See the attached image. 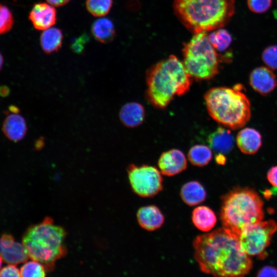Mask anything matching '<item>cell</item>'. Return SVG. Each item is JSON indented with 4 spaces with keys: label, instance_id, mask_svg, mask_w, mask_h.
<instances>
[{
    "label": "cell",
    "instance_id": "6da1fadb",
    "mask_svg": "<svg viewBox=\"0 0 277 277\" xmlns=\"http://www.w3.org/2000/svg\"><path fill=\"white\" fill-rule=\"evenodd\" d=\"M194 258L204 273L216 276H242L252 267L239 236L223 227L197 236L193 243Z\"/></svg>",
    "mask_w": 277,
    "mask_h": 277
},
{
    "label": "cell",
    "instance_id": "7a4b0ae2",
    "mask_svg": "<svg viewBox=\"0 0 277 277\" xmlns=\"http://www.w3.org/2000/svg\"><path fill=\"white\" fill-rule=\"evenodd\" d=\"M146 98L153 106L165 108L175 95L187 93L192 78L183 63L173 55L149 68L146 73Z\"/></svg>",
    "mask_w": 277,
    "mask_h": 277
},
{
    "label": "cell",
    "instance_id": "3957f363",
    "mask_svg": "<svg viewBox=\"0 0 277 277\" xmlns=\"http://www.w3.org/2000/svg\"><path fill=\"white\" fill-rule=\"evenodd\" d=\"M175 15L194 34L223 28L234 13V0H174Z\"/></svg>",
    "mask_w": 277,
    "mask_h": 277
},
{
    "label": "cell",
    "instance_id": "277c9868",
    "mask_svg": "<svg viewBox=\"0 0 277 277\" xmlns=\"http://www.w3.org/2000/svg\"><path fill=\"white\" fill-rule=\"evenodd\" d=\"M241 84L232 88L216 87L204 94L207 111L216 122L233 129L244 127L251 117V104Z\"/></svg>",
    "mask_w": 277,
    "mask_h": 277
},
{
    "label": "cell",
    "instance_id": "5b68a950",
    "mask_svg": "<svg viewBox=\"0 0 277 277\" xmlns=\"http://www.w3.org/2000/svg\"><path fill=\"white\" fill-rule=\"evenodd\" d=\"M65 229L46 217L42 222L31 226L25 233L22 243L29 258L41 263L47 271H52L56 262L64 257Z\"/></svg>",
    "mask_w": 277,
    "mask_h": 277
},
{
    "label": "cell",
    "instance_id": "8992f818",
    "mask_svg": "<svg viewBox=\"0 0 277 277\" xmlns=\"http://www.w3.org/2000/svg\"><path fill=\"white\" fill-rule=\"evenodd\" d=\"M263 202L249 188L237 187L222 199L220 217L223 226L238 235L245 227L261 222Z\"/></svg>",
    "mask_w": 277,
    "mask_h": 277
},
{
    "label": "cell",
    "instance_id": "52a82bcc",
    "mask_svg": "<svg viewBox=\"0 0 277 277\" xmlns=\"http://www.w3.org/2000/svg\"><path fill=\"white\" fill-rule=\"evenodd\" d=\"M182 61L187 72L196 80H209L218 73L220 63L225 62L210 42L206 32L194 34L184 44Z\"/></svg>",
    "mask_w": 277,
    "mask_h": 277
},
{
    "label": "cell",
    "instance_id": "ba28073f",
    "mask_svg": "<svg viewBox=\"0 0 277 277\" xmlns=\"http://www.w3.org/2000/svg\"><path fill=\"white\" fill-rule=\"evenodd\" d=\"M276 229L277 224L272 220L245 227L238 235L242 248L249 255L264 258L265 250Z\"/></svg>",
    "mask_w": 277,
    "mask_h": 277
},
{
    "label": "cell",
    "instance_id": "9c48e42d",
    "mask_svg": "<svg viewBox=\"0 0 277 277\" xmlns=\"http://www.w3.org/2000/svg\"><path fill=\"white\" fill-rule=\"evenodd\" d=\"M128 179L133 191L140 196L152 197L163 189L161 172L156 167L131 164L127 169Z\"/></svg>",
    "mask_w": 277,
    "mask_h": 277
},
{
    "label": "cell",
    "instance_id": "30bf717a",
    "mask_svg": "<svg viewBox=\"0 0 277 277\" xmlns=\"http://www.w3.org/2000/svg\"><path fill=\"white\" fill-rule=\"evenodd\" d=\"M249 83L255 92L266 96L276 87L277 79L272 69L267 66H261L251 72Z\"/></svg>",
    "mask_w": 277,
    "mask_h": 277
},
{
    "label": "cell",
    "instance_id": "8fae6325",
    "mask_svg": "<svg viewBox=\"0 0 277 277\" xmlns=\"http://www.w3.org/2000/svg\"><path fill=\"white\" fill-rule=\"evenodd\" d=\"M28 18L35 29L44 31L56 23L57 12L48 3H37L32 7Z\"/></svg>",
    "mask_w": 277,
    "mask_h": 277
},
{
    "label": "cell",
    "instance_id": "7c38bea8",
    "mask_svg": "<svg viewBox=\"0 0 277 277\" xmlns=\"http://www.w3.org/2000/svg\"><path fill=\"white\" fill-rule=\"evenodd\" d=\"M187 165L185 154L177 149H172L163 152L158 161L161 172L169 176L176 175L185 170Z\"/></svg>",
    "mask_w": 277,
    "mask_h": 277
},
{
    "label": "cell",
    "instance_id": "4fadbf2b",
    "mask_svg": "<svg viewBox=\"0 0 277 277\" xmlns=\"http://www.w3.org/2000/svg\"><path fill=\"white\" fill-rule=\"evenodd\" d=\"M236 142L239 149L243 153L253 154L262 146V136L257 130L247 127L238 132Z\"/></svg>",
    "mask_w": 277,
    "mask_h": 277
},
{
    "label": "cell",
    "instance_id": "5bb4252c",
    "mask_svg": "<svg viewBox=\"0 0 277 277\" xmlns=\"http://www.w3.org/2000/svg\"><path fill=\"white\" fill-rule=\"evenodd\" d=\"M25 118L18 113L8 114L3 123L2 130L7 138L12 142L22 140L27 132Z\"/></svg>",
    "mask_w": 277,
    "mask_h": 277
},
{
    "label": "cell",
    "instance_id": "9a60e30c",
    "mask_svg": "<svg viewBox=\"0 0 277 277\" xmlns=\"http://www.w3.org/2000/svg\"><path fill=\"white\" fill-rule=\"evenodd\" d=\"M139 225L148 231L160 228L164 222V216L160 209L154 205L140 208L136 214Z\"/></svg>",
    "mask_w": 277,
    "mask_h": 277
},
{
    "label": "cell",
    "instance_id": "2e32d148",
    "mask_svg": "<svg viewBox=\"0 0 277 277\" xmlns=\"http://www.w3.org/2000/svg\"><path fill=\"white\" fill-rule=\"evenodd\" d=\"M145 112L141 104L129 102L124 105L119 112L121 123L128 128H134L141 125L145 118Z\"/></svg>",
    "mask_w": 277,
    "mask_h": 277
},
{
    "label": "cell",
    "instance_id": "e0dca14e",
    "mask_svg": "<svg viewBox=\"0 0 277 277\" xmlns=\"http://www.w3.org/2000/svg\"><path fill=\"white\" fill-rule=\"evenodd\" d=\"M208 141L212 150L223 154L229 153L234 145V138L231 131L222 127H218L211 133Z\"/></svg>",
    "mask_w": 277,
    "mask_h": 277
},
{
    "label": "cell",
    "instance_id": "ac0fdd59",
    "mask_svg": "<svg viewBox=\"0 0 277 277\" xmlns=\"http://www.w3.org/2000/svg\"><path fill=\"white\" fill-rule=\"evenodd\" d=\"M91 31L94 38L103 44L111 42L115 35L113 23L106 17L96 19L92 25Z\"/></svg>",
    "mask_w": 277,
    "mask_h": 277
},
{
    "label": "cell",
    "instance_id": "d6986e66",
    "mask_svg": "<svg viewBox=\"0 0 277 277\" xmlns=\"http://www.w3.org/2000/svg\"><path fill=\"white\" fill-rule=\"evenodd\" d=\"M63 40L62 31L56 27H50L43 31L40 36V45L46 54L58 51L62 47Z\"/></svg>",
    "mask_w": 277,
    "mask_h": 277
},
{
    "label": "cell",
    "instance_id": "ffe728a7",
    "mask_svg": "<svg viewBox=\"0 0 277 277\" xmlns=\"http://www.w3.org/2000/svg\"><path fill=\"white\" fill-rule=\"evenodd\" d=\"M181 196L186 204L195 206L205 201L206 197L204 187L197 181H191L184 184L181 189Z\"/></svg>",
    "mask_w": 277,
    "mask_h": 277
},
{
    "label": "cell",
    "instance_id": "44dd1931",
    "mask_svg": "<svg viewBox=\"0 0 277 277\" xmlns=\"http://www.w3.org/2000/svg\"><path fill=\"white\" fill-rule=\"evenodd\" d=\"M192 221L196 228L202 231L207 232L215 226L216 217L210 208L201 206L193 210Z\"/></svg>",
    "mask_w": 277,
    "mask_h": 277
},
{
    "label": "cell",
    "instance_id": "7402d4cb",
    "mask_svg": "<svg viewBox=\"0 0 277 277\" xmlns=\"http://www.w3.org/2000/svg\"><path fill=\"white\" fill-rule=\"evenodd\" d=\"M0 255L6 263L15 265L26 262L29 258L23 244L16 241L13 245L8 247L0 246Z\"/></svg>",
    "mask_w": 277,
    "mask_h": 277
},
{
    "label": "cell",
    "instance_id": "603a6c76",
    "mask_svg": "<svg viewBox=\"0 0 277 277\" xmlns=\"http://www.w3.org/2000/svg\"><path fill=\"white\" fill-rule=\"evenodd\" d=\"M190 162L194 166L203 167L207 165L212 157V149L204 145H195L191 147L188 153Z\"/></svg>",
    "mask_w": 277,
    "mask_h": 277
},
{
    "label": "cell",
    "instance_id": "cb8c5ba5",
    "mask_svg": "<svg viewBox=\"0 0 277 277\" xmlns=\"http://www.w3.org/2000/svg\"><path fill=\"white\" fill-rule=\"evenodd\" d=\"M208 39L217 51H225L231 44L232 38L230 33L222 28L213 30L209 35Z\"/></svg>",
    "mask_w": 277,
    "mask_h": 277
},
{
    "label": "cell",
    "instance_id": "d4e9b609",
    "mask_svg": "<svg viewBox=\"0 0 277 277\" xmlns=\"http://www.w3.org/2000/svg\"><path fill=\"white\" fill-rule=\"evenodd\" d=\"M112 3V0H86L85 5L87 11L91 15L103 17L109 12Z\"/></svg>",
    "mask_w": 277,
    "mask_h": 277
},
{
    "label": "cell",
    "instance_id": "484cf974",
    "mask_svg": "<svg viewBox=\"0 0 277 277\" xmlns=\"http://www.w3.org/2000/svg\"><path fill=\"white\" fill-rule=\"evenodd\" d=\"M46 271L45 267L41 263L33 260L26 261L20 269L21 276L27 277L45 276Z\"/></svg>",
    "mask_w": 277,
    "mask_h": 277
},
{
    "label": "cell",
    "instance_id": "4316f807",
    "mask_svg": "<svg viewBox=\"0 0 277 277\" xmlns=\"http://www.w3.org/2000/svg\"><path fill=\"white\" fill-rule=\"evenodd\" d=\"M13 24L14 18L11 10L0 3V35L10 31Z\"/></svg>",
    "mask_w": 277,
    "mask_h": 277
},
{
    "label": "cell",
    "instance_id": "83f0119b",
    "mask_svg": "<svg viewBox=\"0 0 277 277\" xmlns=\"http://www.w3.org/2000/svg\"><path fill=\"white\" fill-rule=\"evenodd\" d=\"M261 57L267 67L272 70H277V45L266 47L263 51Z\"/></svg>",
    "mask_w": 277,
    "mask_h": 277
},
{
    "label": "cell",
    "instance_id": "f1b7e54d",
    "mask_svg": "<svg viewBox=\"0 0 277 277\" xmlns=\"http://www.w3.org/2000/svg\"><path fill=\"white\" fill-rule=\"evenodd\" d=\"M272 0H247L248 8L255 13L266 12L271 6Z\"/></svg>",
    "mask_w": 277,
    "mask_h": 277
},
{
    "label": "cell",
    "instance_id": "f546056e",
    "mask_svg": "<svg viewBox=\"0 0 277 277\" xmlns=\"http://www.w3.org/2000/svg\"><path fill=\"white\" fill-rule=\"evenodd\" d=\"M0 276H21L20 270L15 265L9 264L1 269Z\"/></svg>",
    "mask_w": 277,
    "mask_h": 277
},
{
    "label": "cell",
    "instance_id": "4dcf8cb0",
    "mask_svg": "<svg viewBox=\"0 0 277 277\" xmlns=\"http://www.w3.org/2000/svg\"><path fill=\"white\" fill-rule=\"evenodd\" d=\"M257 276L277 277V268L272 266H265L259 270Z\"/></svg>",
    "mask_w": 277,
    "mask_h": 277
},
{
    "label": "cell",
    "instance_id": "1f68e13d",
    "mask_svg": "<svg viewBox=\"0 0 277 277\" xmlns=\"http://www.w3.org/2000/svg\"><path fill=\"white\" fill-rule=\"evenodd\" d=\"M267 177L269 183L277 188V166L272 167L268 171Z\"/></svg>",
    "mask_w": 277,
    "mask_h": 277
},
{
    "label": "cell",
    "instance_id": "d6a6232c",
    "mask_svg": "<svg viewBox=\"0 0 277 277\" xmlns=\"http://www.w3.org/2000/svg\"><path fill=\"white\" fill-rule=\"evenodd\" d=\"M70 0H46L47 2L54 7H61L65 5Z\"/></svg>",
    "mask_w": 277,
    "mask_h": 277
},
{
    "label": "cell",
    "instance_id": "836d02e7",
    "mask_svg": "<svg viewBox=\"0 0 277 277\" xmlns=\"http://www.w3.org/2000/svg\"><path fill=\"white\" fill-rule=\"evenodd\" d=\"M216 162L219 164H224L226 162V158L223 154L219 153L216 156Z\"/></svg>",
    "mask_w": 277,
    "mask_h": 277
},
{
    "label": "cell",
    "instance_id": "e575fe53",
    "mask_svg": "<svg viewBox=\"0 0 277 277\" xmlns=\"http://www.w3.org/2000/svg\"><path fill=\"white\" fill-rule=\"evenodd\" d=\"M9 89L6 87H2L0 88V94L2 96H6L9 93Z\"/></svg>",
    "mask_w": 277,
    "mask_h": 277
},
{
    "label": "cell",
    "instance_id": "d590c367",
    "mask_svg": "<svg viewBox=\"0 0 277 277\" xmlns=\"http://www.w3.org/2000/svg\"><path fill=\"white\" fill-rule=\"evenodd\" d=\"M9 110L10 113H19V109L15 106H10L9 108Z\"/></svg>",
    "mask_w": 277,
    "mask_h": 277
},
{
    "label": "cell",
    "instance_id": "8d00e7d4",
    "mask_svg": "<svg viewBox=\"0 0 277 277\" xmlns=\"http://www.w3.org/2000/svg\"><path fill=\"white\" fill-rule=\"evenodd\" d=\"M44 143V141L42 140V139H39L37 142H36V144L35 145V147L36 148H37V149H39L41 148V147H42L43 146V145H41V144H43Z\"/></svg>",
    "mask_w": 277,
    "mask_h": 277
},
{
    "label": "cell",
    "instance_id": "74e56055",
    "mask_svg": "<svg viewBox=\"0 0 277 277\" xmlns=\"http://www.w3.org/2000/svg\"><path fill=\"white\" fill-rule=\"evenodd\" d=\"M3 63H4V58L2 54L0 52V71L2 68Z\"/></svg>",
    "mask_w": 277,
    "mask_h": 277
},
{
    "label": "cell",
    "instance_id": "f35d334b",
    "mask_svg": "<svg viewBox=\"0 0 277 277\" xmlns=\"http://www.w3.org/2000/svg\"><path fill=\"white\" fill-rule=\"evenodd\" d=\"M3 259L2 258V256H1L0 255V270L1 269V267H2V263H3Z\"/></svg>",
    "mask_w": 277,
    "mask_h": 277
},
{
    "label": "cell",
    "instance_id": "ab89813d",
    "mask_svg": "<svg viewBox=\"0 0 277 277\" xmlns=\"http://www.w3.org/2000/svg\"><path fill=\"white\" fill-rule=\"evenodd\" d=\"M275 15L276 16V17H277V11L276 12V13L275 14Z\"/></svg>",
    "mask_w": 277,
    "mask_h": 277
},
{
    "label": "cell",
    "instance_id": "60d3db41",
    "mask_svg": "<svg viewBox=\"0 0 277 277\" xmlns=\"http://www.w3.org/2000/svg\"><path fill=\"white\" fill-rule=\"evenodd\" d=\"M13 1H17V0H13Z\"/></svg>",
    "mask_w": 277,
    "mask_h": 277
}]
</instances>
